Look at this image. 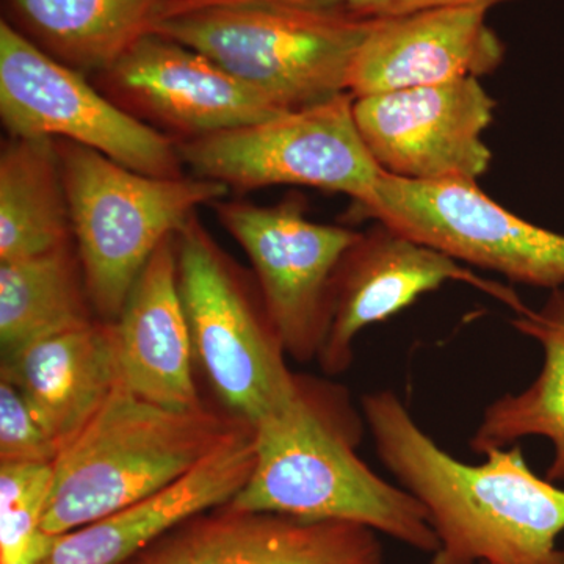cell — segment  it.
<instances>
[{
    "instance_id": "1",
    "label": "cell",
    "mask_w": 564,
    "mask_h": 564,
    "mask_svg": "<svg viewBox=\"0 0 564 564\" xmlns=\"http://www.w3.org/2000/svg\"><path fill=\"white\" fill-rule=\"evenodd\" d=\"M378 458L425 507L440 549L432 564H564V489L530 469L519 445L454 458L392 391L366 393Z\"/></svg>"
},
{
    "instance_id": "2",
    "label": "cell",
    "mask_w": 564,
    "mask_h": 564,
    "mask_svg": "<svg viewBox=\"0 0 564 564\" xmlns=\"http://www.w3.org/2000/svg\"><path fill=\"white\" fill-rule=\"evenodd\" d=\"M252 429L254 470L229 507L362 525L430 555L440 549L425 507L356 454L362 421L343 388L299 377L291 402Z\"/></svg>"
},
{
    "instance_id": "3",
    "label": "cell",
    "mask_w": 564,
    "mask_h": 564,
    "mask_svg": "<svg viewBox=\"0 0 564 564\" xmlns=\"http://www.w3.org/2000/svg\"><path fill=\"white\" fill-rule=\"evenodd\" d=\"M372 24L318 0H173L154 33L198 51L288 113L348 93Z\"/></svg>"
},
{
    "instance_id": "4",
    "label": "cell",
    "mask_w": 564,
    "mask_h": 564,
    "mask_svg": "<svg viewBox=\"0 0 564 564\" xmlns=\"http://www.w3.org/2000/svg\"><path fill=\"white\" fill-rule=\"evenodd\" d=\"M247 425L206 404L188 411L159 406L121 381L55 459L41 532L61 536L150 496Z\"/></svg>"
},
{
    "instance_id": "5",
    "label": "cell",
    "mask_w": 564,
    "mask_h": 564,
    "mask_svg": "<svg viewBox=\"0 0 564 564\" xmlns=\"http://www.w3.org/2000/svg\"><path fill=\"white\" fill-rule=\"evenodd\" d=\"M74 243L96 317L115 322L163 240L198 212L228 198L220 182L133 172L101 152L55 140Z\"/></svg>"
},
{
    "instance_id": "6",
    "label": "cell",
    "mask_w": 564,
    "mask_h": 564,
    "mask_svg": "<svg viewBox=\"0 0 564 564\" xmlns=\"http://www.w3.org/2000/svg\"><path fill=\"white\" fill-rule=\"evenodd\" d=\"M174 245L195 359L228 413L258 425L299 389L258 282L226 254L198 214L174 234Z\"/></svg>"
},
{
    "instance_id": "7",
    "label": "cell",
    "mask_w": 564,
    "mask_h": 564,
    "mask_svg": "<svg viewBox=\"0 0 564 564\" xmlns=\"http://www.w3.org/2000/svg\"><path fill=\"white\" fill-rule=\"evenodd\" d=\"M351 217L383 223L463 265L518 284L564 288V234L505 209L478 181H410L383 173L352 204Z\"/></svg>"
},
{
    "instance_id": "8",
    "label": "cell",
    "mask_w": 564,
    "mask_h": 564,
    "mask_svg": "<svg viewBox=\"0 0 564 564\" xmlns=\"http://www.w3.org/2000/svg\"><path fill=\"white\" fill-rule=\"evenodd\" d=\"M350 93L256 124L177 143L193 176L229 191L291 185L362 202L380 180L352 115Z\"/></svg>"
},
{
    "instance_id": "9",
    "label": "cell",
    "mask_w": 564,
    "mask_h": 564,
    "mask_svg": "<svg viewBox=\"0 0 564 564\" xmlns=\"http://www.w3.org/2000/svg\"><path fill=\"white\" fill-rule=\"evenodd\" d=\"M0 118L11 137L68 140L155 177L185 176L177 143L110 101L85 74L0 21Z\"/></svg>"
},
{
    "instance_id": "10",
    "label": "cell",
    "mask_w": 564,
    "mask_h": 564,
    "mask_svg": "<svg viewBox=\"0 0 564 564\" xmlns=\"http://www.w3.org/2000/svg\"><path fill=\"white\" fill-rule=\"evenodd\" d=\"M210 207L247 252L288 356L317 359L328 332L334 273L359 232L311 220L296 192L274 206L225 198Z\"/></svg>"
},
{
    "instance_id": "11",
    "label": "cell",
    "mask_w": 564,
    "mask_h": 564,
    "mask_svg": "<svg viewBox=\"0 0 564 564\" xmlns=\"http://www.w3.org/2000/svg\"><path fill=\"white\" fill-rule=\"evenodd\" d=\"M496 101L480 79L362 96L352 115L383 173L410 181H478L491 169L485 132Z\"/></svg>"
},
{
    "instance_id": "12",
    "label": "cell",
    "mask_w": 564,
    "mask_h": 564,
    "mask_svg": "<svg viewBox=\"0 0 564 564\" xmlns=\"http://www.w3.org/2000/svg\"><path fill=\"white\" fill-rule=\"evenodd\" d=\"M93 84L110 101L170 139H198L282 115L262 95L198 51L150 33Z\"/></svg>"
},
{
    "instance_id": "13",
    "label": "cell",
    "mask_w": 564,
    "mask_h": 564,
    "mask_svg": "<svg viewBox=\"0 0 564 564\" xmlns=\"http://www.w3.org/2000/svg\"><path fill=\"white\" fill-rule=\"evenodd\" d=\"M445 282L473 285L513 313L525 307L521 296L502 282L478 276L443 252L373 221L358 234L334 273L328 332L317 358L323 372L339 375L350 369L352 347L364 329L389 321Z\"/></svg>"
},
{
    "instance_id": "14",
    "label": "cell",
    "mask_w": 564,
    "mask_h": 564,
    "mask_svg": "<svg viewBox=\"0 0 564 564\" xmlns=\"http://www.w3.org/2000/svg\"><path fill=\"white\" fill-rule=\"evenodd\" d=\"M124 564H377L373 530L336 521L214 508Z\"/></svg>"
},
{
    "instance_id": "15",
    "label": "cell",
    "mask_w": 564,
    "mask_h": 564,
    "mask_svg": "<svg viewBox=\"0 0 564 564\" xmlns=\"http://www.w3.org/2000/svg\"><path fill=\"white\" fill-rule=\"evenodd\" d=\"M485 7H447L373 20L348 79L352 98L480 79L500 68L507 46Z\"/></svg>"
},
{
    "instance_id": "16",
    "label": "cell",
    "mask_w": 564,
    "mask_h": 564,
    "mask_svg": "<svg viewBox=\"0 0 564 564\" xmlns=\"http://www.w3.org/2000/svg\"><path fill=\"white\" fill-rule=\"evenodd\" d=\"M254 466V429L247 425L173 484L55 538L39 564L128 563L195 516L231 502Z\"/></svg>"
},
{
    "instance_id": "17",
    "label": "cell",
    "mask_w": 564,
    "mask_h": 564,
    "mask_svg": "<svg viewBox=\"0 0 564 564\" xmlns=\"http://www.w3.org/2000/svg\"><path fill=\"white\" fill-rule=\"evenodd\" d=\"M115 325L121 381L129 392L169 410L203 406L193 377L195 352L177 282L174 236L144 265Z\"/></svg>"
},
{
    "instance_id": "18",
    "label": "cell",
    "mask_w": 564,
    "mask_h": 564,
    "mask_svg": "<svg viewBox=\"0 0 564 564\" xmlns=\"http://www.w3.org/2000/svg\"><path fill=\"white\" fill-rule=\"evenodd\" d=\"M0 378L20 389L62 452L121 384L117 325L98 318L3 355Z\"/></svg>"
},
{
    "instance_id": "19",
    "label": "cell",
    "mask_w": 564,
    "mask_h": 564,
    "mask_svg": "<svg viewBox=\"0 0 564 564\" xmlns=\"http://www.w3.org/2000/svg\"><path fill=\"white\" fill-rule=\"evenodd\" d=\"M21 35L55 61L95 74L154 33L173 0H2Z\"/></svg>"
},
{
    "instance_id": "20",
    "label": "cell",
    "mask_w": 564,
    "mask_h": 564,
    "mask_svg": "<svg viewBox=\"0 0 564 564\" xmlns=\"http://www.w3.org/2000/svg\"><path fill=\"white\" fill-rule=\"evenodd\" d=\"M516 332L543 348V367L524 391L505 393L486 406L484 417L470 437L478 455L514 445L527 437H544L554 447L545 478L564 481V288L549 293L543 306L514 313Z\"/></svg>"
},
{
    "instance_id": "21",
    "label": "cell",
    "mask_w": 564,
    "mask_h": 564,
    "mask_svg": "<svg viewBox=\"0 0 564 564\" xmlns=\"http://www.w3.org/2000/svg\"><path fill=\"white\" fill-rule=\"evenodd\" d=\"M74 243L57 144L7 137L0 151V262Z\"/></svg>"
},
{
    "instance_id": "22",
    "label": "cell",
    "mask_w": 564,
    "mask_h": 564,
    "mask_svg": "<svg viewBox=\"0 0 564 564\" xmlns=\"http://www.w3.org/2000/svg\"><path fill=\"white\" fill-rule=\"evenodd\" d=\"M93 313L76 243L32 258L0 262L3 355L98 321Z\"/></svg>"
},
{
    "instance_id": "23",
    "label": "cell",
    "mask_w": 564,
    "mask_h": 564,
    "mask_svg": "<svg viewBox=\"0 0 564 564\" xmlns=\"http://www.w3.org/2000/svg\"><path fill=\"white\" fill-rule=\"evenodd\" d=\"M52 480L54 464L0 463V563L20 562L50 545L41 522Z\"/></svg>"
},
{
    "instance_id": "24",
    "label": "cell",
    "mask_w": 564,
    "mask_h": 564,
    "mask_svg": "<svg viewBox=\"0 0 564 564\" xmlns=\"http://www.w3.org/2000/svg\"><path fill=\"white\" fill-rule=\"evenodd\" d=\"M58 454L20 389L0 378V463L54 464Z\"/></svg>"
},
{
    "instance_id": "25",
    "label": "cell",
    "mask_w": 564,
    "mask_h": 564,
    "mask_svg": "<svg viewBox=\"0 0 564 564\" xmlns=\"http://www.w3.org/2000/svg\"><path fill=\"white\" fill-rule=\"evenodd\" d=\"M339 7L364 20H384L414 11L447 9V7H485L491 10L516 0H318Z\"/></svg>"
},
{
    "instance_id": "26",
    "label": "cell",
    "mask_w": 564,
    "mask_h": 564,
    "mask_svg": "<svg viewBox=\"0 0 564 564\" xmlns=\"http://www.w3.org/2000/svg\"><path fill=\"white\" fill-rule=\"evenodd\" d=\"M10 564H39V562H36V560L25 558V560H21V562L10 563Z\"/></svg>"
},
{
    "instance_id": "27",
    "label": "cell",
    "mask_w": 564,
    "mask_h": 564,
    "mask_svg": "<svg viewBox=\"0 0 564 564\" xmlns=\"http://www.w3.org/2000/svg\"><path fill=\"white\" fill-rule=\"evenodd\" d=\"M377 564H384L383 562L377 563Z\"/></svg>"
}]
</instances>
